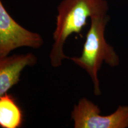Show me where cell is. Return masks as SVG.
Listing matches in <instances>:
<instances>
[{"instance_id":"5","label":"cell","mask_w":128,"mask_h":128,"mask_svg":"<svg viewBox=\"0 0 128 128\" xmlns=\"http://www.w3.org/2000/svg\"><path fill=\"white\" fill-rule=\"evenodd\" d=\"M37 62L38 58L31 52L0 58V96L7 93L18 84L22 72L26 67L34 66Z\"/></svg>"},{"instance_id":"3","label":"cell","mask_w":128,"mask_h":128,"mask_svg":"<svg viewBox=\"0 0 128 128\" xmlns=\"http://www.w3.org/2000/svg\"><path fill=\"white\" fill-rule=\"evenodd\" d=\"M99 107L83 97L73 107L71 119L74 128H127L128 106H119L107 116L100 115Z\"/></svg>"},{"instance_id":"2","label":"cell","mask_w":128,"mask_h":128,"mask_svg":"<svg viewBox=\"0 0 128 128\" xmlns=\"http://www.w3.org/2000/svg\"><path fill=\"white\" fill-rule=\"evenodd\" d=\"M109 19L108 14L91 17L90 27L86 35L81 55L68 58V60L84 70L89 75L93 86V93L97 96L102 94L98 73L103 64L115 67L119 65L120 61L114 48L105 39V29Z\"/></svg>"},{"instance_id":"4","label":"cell","mask_w":128,"mask_h":128,"mask_svg":"<svg viewBox=\"0 0 128 128\" xmlns=\"http://www.w3.org/2000/svg\"><path fill=\"white\" fill-rule=\"evenodd\" d=\"M44 40L39 33L23 28L10 15L0 1V58L16 49L28 47L39 49Z\"/></svg>"},{"instance_id":"1","label":"cell","mask_w":128,"mask_h":128,"mask_svg":"<svg viewBox=\"0 0 128 128\" xmlns=\"http://www.w3.org/2000/svg\"><path fill=\"white\" fill-rule=\"evenodd\" d=\"M108 3L106 0H62L58 7L56 28L53 33L54 44L49 54L51 65L58 68L69 56L64 46L72 34H80L88 18L107 14Z\"/></svg>"},{"instance_id":"6","label":"cell","mask_w":128,"mask_h":128,"mask_svg":"<svg viewBox=\"0 0 128 128\" xmlns=\"http://www.w3.org/2000/svg\"><path fill=\"white\" fill-rule=\"evenodd\" d=\"M23 122V112L12 96L7 93L0 96V127L18 128Z\"/></svg>"}]
</instances>
